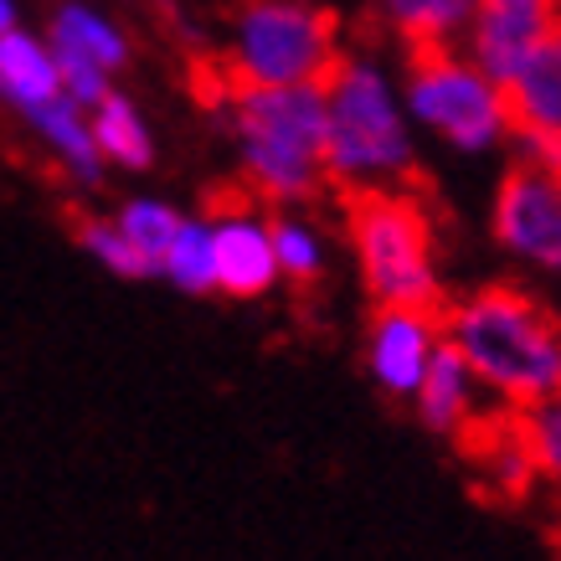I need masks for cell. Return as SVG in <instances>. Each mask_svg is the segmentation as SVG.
<instances>
[{
	"mask_svg": "<svg viewBox=\"0 0 561 561\" xmlns=\"http://www.w3.org/2000/svg\"><path fill=\"white\" fill-rule=\"evenodd\" d=\"M438 324L484 397L511 412L561 391V314L530 289L484 284L438 309Z\"/></svg>",
	"mask_w": 561,
	"mask_h": 561,
	"instance_id": "obj_1",
	"label": "cell"
},
{
	"mask_svg": "<svg viewBox=\"0 0 561 561\" xmlns=\"http://www.w3.org/2000/svg\"><path fill=\"white\" fill-rule=\"evenodd\" d=\"M324 181L351 191L402 186L417 165V129L402 108V88L371 51H341L324 72Z\"/></svg>",
	"mask_w": 561,
	"mask_h": 561,
	"instance_id": "obj_2",
	"label": "cell"
},
{
	"mask_svg": "<svg viewBox=\"0 0 561 561\" xmlns=\"http://www.w3.org/2000/svg\"><path fill=\"white\" fill-rule=\"evenodd\" d=\"M248 196L263 206H309L324 181V93L299 88H227L217 99Z\"/></svg>",
	"mask_w": 561,
	"mask_h": 561,
	"instance_id": "obj_3",
	"label": "cell"
},
{
	"mask_svg": "<svg viewBox=\"0 0 561 561\" xmlns=\"http://www.w3.org/2000/svg\"><path fill=\"white\" fill-rule=\"evenodd\" d=\"M345 238H351L371 305L443 309L438 238H433L427 206L412 191H351L345 196Z\"/></svg>",
	"mask_w": 561,
	"mask_h": 561,
	"instance_id": "obj_4",
	"label": "cell"
},
{
	"mask_svg": "<svg viewBox=\"0 0 561 561\" xmlns=\"http://www.w3.org/2000/svg\"><path fill=\"white\" fill-rule=\"evenodd\" d=\"M402 108L417 135L438 139L454 154H500L515 135V108L505 83H494L459 47H417L397 78Z\"/></svg>",
	"mask_w": 561,
	"mask_h": 561,
	"instance_id": "obj_5",
	"label": "cell"
},
{
	"mask_svg": "<svg viewBox=\"0 0 561 561\" xmlns=\"http://www.w3.org/2000/svg\"><path fill=\"white\" fill-rule=\"evenodd\" d=\"M341 51V21L314 0H242L227 32V78L232 88L324 83Z\"/></svg>",
	"mask_w": 561,
	"mask_h": 561,
	"instance_id": "obj_6",
	"label": "cell"
},
{
	"mask_svg": "<svg viewBox=\"0 0 561 561\" xmlns=\"http://www.w3.org/2000/svg\"><path fill=\"white\" fill-rule=\"evenodd\" d=\"M490 232L500 253H511L520 268L561 278V181L530 165H511L494 186Z\"/></svg>",
	"mask_w": 561,
	"mask_h": 561,
	"instance_id": "obj_7",
	"label": "cell"
},
{
	"mask_svg": "<svg viewBox=\"0 0 561 561\" xmlns=\"http://www.w3.org/2000/svg\"><path fill=\"white\" fill-rule=\"evenodd\" d=\"M561 26V0H469L463 57H474L494 83H511L530 62V51Z\"/></svg>",
	"mask_w": 561,
	"mask_h": 561,
	"instance_id": "obj_8",
	"label": "cell"
},
{
	"mask_svg": "<svg viewBox=\"0 0 561 561\" xmlns=\"http://www.w3.org/2000/svg\"><path fill=\"white\" fill-rule=\"evenodd\" d=\"M206 227H211V284H217V294H227V299H263V294L284 284L263 202H253V196L221 202L206 217Z\"/></svg>",
	"mask_w": 561,
	"mask_h": 561,
	"instance_id": "obj_9",
	"label": "cell"
},
{
	"mask_svg": "<svg viewBox=\"0 0 561 561\" xmlns=\"http://www.w3.org/2000/svg\"><path fill=\"white\" fill-rule=\"evenodd\" d=\"M438 345H443L438 309L376 305L371 330H366V376L387 391L391 402H412V391L433 366Z\"/></svg>",
	"mask_w": 561,
	"mask_h": 561,
	"instance_id": "obj_10",
	"label": "cell"
},
{
	"mask_svg": "<svg viewBox=\"0 0 561 561\" xmlns=\"http://www.w3.org/2000/svg\"><path fill=\"white\" fill-rule=\"evenodd\" d=\"M412 412H417V423L427 433H438V438H469L474 423L484 417V387L474 381V371L459 360V351L443 341L433 366L423 371L417 391H412Z\"/></svg>",
	"mask_w": 561,
	"mask_h": 561,
	"instance_id": "obj_11",
	"label": "cell"
},
{
	"mask_svg": "<svg viewBox=\"0 0 561 561\" xmlns=\"http://www.w3.org/2000/svg\"><path fill=\"white\" fill-rule=\"evenodd\" d=\"M21 124L32 129V139L51 154V165L68 181H78V186H99L103 181V160H99V145H93V129H88L83 103H72L68 93H51L47 103L26 108Z\"/></svg>",
	"mask_w": 561,
	"mask_h": 561,
	"instance_id": "obj_12",
	"label": "cell"
},
{
	"mask_svg": "<svg viewBox=\"0 0 561 561\" xmlns=\"http://www.w3.org/2000/svg\"><path fill=\"white\" fill-rule=\"evenodd\" d=\"M47 47L51 57H72V62H93V68L119 78L129 68V36L108 11L88 5V0H62L47 21Z\"/></svg>",
	"mask_w": 561,
	"mask_h": 561,
	"instance_id": "obj_13",
	"label": "cell"
},
{
	"mask_svg": "<svg viewBox=\"0 0 561 561\" xmlns=\"http://www.w3.org/2000/svg\"><path fill=\"white\" fill-rule=\"evenodd\" d=\"M88 129H93V145H99V160L103 171H150L154 165V129L145 119V108H139L129 93L119 88H108L93 108H88Z\"/></svg>",
	"mask_w": 561,
	"mask_h": 561,
	"instance_id": "obj_14",
	"label": "cell"
},
{
	"mask_svg": "<svg viewBox=\"0 0 561 561\" xmlns=\"http://www.w3.org/2000/svg\"><path fill=\"white\" fill-rule=\"evenodd\" d=\"M51 93H62V78H57V57H51L47 36L26 32V26L0 36V108H11L21 119Z\"/></svg>",
	"mask_w": 561,
	"mask_h": 561,
	"instance_id": "obj_15",
	"label": "cell"
},
{
	"mask_svg": "<svg viewBox=\"0 0 561 561\" xmlns=\"http://www.w3.org/2000/svg\"><path fill=\"white\" fill-rule=\"evenodd\" d=\"M463 443H469L484 484H490L500 500H520V494L536 490V469H530L526 438H520V427H515V412L511 417H479L474 433Z\"/></svg>",
	"mask_w": 561,
	"mask_h": 561,
	"instance_id": "obj_16",
	"label": "cell"
},
{
	"mask_svg": "<svg viewBox=\"0 0 561 561\" xmlns=\"http://www.w3.org/2000/svg\"><path fill=\"white\" fill-rule=\"evenodd\" d=\"M505 93H511L515 124H536V129L561 135V26L530 51V62L505 83Z\"/></svg>",
	"mask_w": 561,
	"mask_h": 561,
	"instance_id": "obj_17",
	"label": "cell"
},
{
	"mask_svg": "<svg viewBox=\"0 0 561 561\" xmlns=\"http://www.w3.org/2000/svg\"><path fill=\"white\" fill-rule=\"evenodd\" d=\"M371 11L381 16L397 42L417 47H454L469 21V0H371Z\"/></svg>",
	"mask_w": 561,
	"mask_h": 561,
	"instance_id": "obj_18",
	"label": "cell"
},
{
	"mask_svg": "<svg viewBox=\"0 0 561 561\" xmlns=\"http://www.w3.org/2000/svg\"><path fill=\"white\" fill-rule=\"evenodd\" d=\"M273 227V257H278V278L289 284H320L330 268V238L324 227L309 217L305 206H278L268 217Z\"/></svg>",
	"mask_w": 561,
	"mask_h": 561,
	"instance_id": "obj_19",
	"label": "cell"
},
{
	"mask_svg": "<svg viewBox=\"0 0 561 561\" xmlns=\"http://www.w3.org/2000/svg\"><path fill=\"white\" fill-rule=\"evenodd\" d=\"M181 217H186V211H175L165 196H129V202H119V211H114L108 221H114V227L124 232V242L145 257V268L160 273V253L171 248Z\"/></svg>",
	"mask_w": 561,
	"mask_h": 561,
	"instance_id": "obj_20",
	"label": "cell"
},
{
	"mask_svg": "<svg viewBox=\"0 0 561 561\" xmlns=\"http://www.w3.org/2000/svg\"><path fill=\"white\" fill-rule=\"evenodd\" d=\"M154 278H165L181 294H217V284H211V227H206V217H181L171 248L160 253V273Z\"/></svg>",
	"mask_w": 561,
	"mask_h": 561,
	"instance_id": "obj_21",
	"label": "cell"
},
{
	"mask_svg": "<svg viewBox=\"0 0 561 561\" xmlns=\"http://www.w3.org/2000/svg\"><path fill=\"white\" fill-rule=\"evenodd\" d=\"M515 427H520V438H526L536 484H551V490L561 494V391L546 397V402L520 408L515 412Z\"/></svg>",
	"mask_w": 561,
	"mask_h": 561,
	"instance_id": "obj_22",
	"label": "cell"
},
{
	"mask_svg": "<svg viewBox=\"0 0 561 561\" xmlns=\"http://www.w3.org/2000/svg\"><path fill=\"white\" fill-rule=\"evenodd\" d=\"M78 248H83L103 273H114V278H154V273L145 268V257L124 242V232L108 217H83L78 221Z\"/></svg>",
	"mask_w": 561,
	"mask_h": 561,
	"instance_id": "obj_23",
	"label": "cell"
},
{
	"mask_svg": "<svg viewBox=\"0 0 561 561\" xmlns=\"http://www.w3.org/2000/svg\"><path fill=\"white\" fill-rule=\"evenodd\" d=\"M505 150L515 154V165H530V171L561 181V135L557 129H536V124H515V135Z\"/></svg>",
	"mask_w": 561,
	"mask_h": 561,
	"instance_id": "obj_24",
	"label": "cell"
},
{
	"mask_svg": "<svg viewBox=\"0 0 561 561\" xmlns=\"http://www.w3.org/2000/svg\"><path fill=\"white\" fill-rule=\"evenodd\" d=\"M57 78H62V93L72 103H83V108H93L114 88V72L93 68V62H72V57H57Z\"/></svg>",
	"mask_w": 561,
	"mask_h": 561,
	"instance_id": "obj_25",
	"label": "cell"
},
{
	"mask_svg": "<svg viewBox=\"0 0 561 561\" xmlns=\"http://www.w3.org/2000/svg\"><path fill=\"white\" fill-rule=\"evenodd\" d=\"M21 26V0H0V36Z\"/></svg>",
	"mask_w": 561,
	"mask_h": 561,
	"instance_id": "obj_26",
	"label": "cell"
}]
</instances>
